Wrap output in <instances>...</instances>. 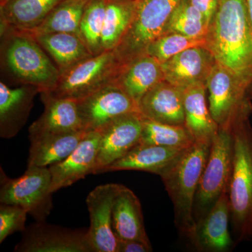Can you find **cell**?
<instances>
[{
    "instance_id": "16",
    "label": "cell",
    "mask_w": 252,
    "mask_h": 252,
    "mask_svg": "<svg viewBox=\"0 0 252 252\" xmlns=\"http://www.w3.org/2000/svg\"><path fill=\"white\" fill-rule=\"evenodd\" d=\"M216 60L205 46H195L162 63L164 80L177 87H187L196 83H205Z\"/></svg>"
},
{
    "instance_id": "30",
    "label": "cell",
    "mask_w": 252,
    "mask_h": 252,
    "mask_svg": "<svg viewBox=\"0 0 252 252\" xmlns=\"http://www.w3.org/2000/svg\"><path fill=\"white\" fill-rule=\"evenodd\" d=\"M209 26L203 14L188 0H181L170 16L164 34L179 33L193 38L206 37Z\"/></svg>"
},
{
    "instance_id": "33",
    "label": "cell",
    "mask_w": 252,
    "mask_h": 252,
    "mask_svg": "<svg viewBox=\"0 0 252 252\" xmlns=\"http://www.w3.org/2000/svg\"><path fill=\"white\" fill-rule=\"evenodd\" d=\"M28 212L18 205L1 203L0 205V243L16 232L26 229Z\"/></svg>"
},
{
    "instance_id": "8",
    "label": "cell",
    "mask_w": 252,
    "mask_h": 252,
    "mask_svg": "<svg viewBox=\"0 0 252 252\" xmlns=\"http://www.w3.org/2000/svg\"><path fill=\"white\" fill-rule=\"evenodd\" d=\"M0 203L18 205L36 221H46L54 208L49 167H28L21 177L11 179L1 167Z\"/></svg>"
},
{
    "instance_id": "6",
    "label": "cell",
    "mask_w": 252,
    "mask_h": 252,
    "mask_svg": "<svg viewBox=\"0 0 252 252\" xmlns=\"http://www.w3.org/2000/svg\"><path fill=\"white\" fill-rule=\"evenodd\" d=\"M233 161V137L230 119L220 126L212 140L194 203L193 215L196 223L211 210L223 190L229 186Z\"/></svg>"
},
{
    "instance_id": "9",
    "label": "cell",
    "mask_w": 252,
    "mask_h": 252,
    "mask_svg": "<svg viewBox=\"0 0 252 252\" xmlns=\"http://www.w3.org/2000/svg\"><path fill=\"white\" fill-rule=\"evenodd\" d=\"M16 252H94L88 230L70 229L36 221L26 227Z\"/></svg>"
},
{
    "instance_id": "28",
    "label": "cell",
    "mask_w": 252,
    "mask_h": 252,
    "mask_svg": "<svg viewBox=\"0 0 252 252\" xmlns=\"http://www.w3.org/2000/svg\"><path fill=\"white\" fill-rule=\"evenodd\" d=\"M89 0H64L38 27L26 32L31 35L66 32L79 34V26Z\"/></svg>"
},
{
    "instance_id": "4",
    "label": "cell",
    "mask_w": 252,
    "mask_h": 252,
    "mask_svg": "<svg viewBox=\"0 0 252 252\" xmlns=\"http://www.w3.org/2000/svg\"><path fill=\"white\" fill-rule=\"evenodd\" d=\"M4 63L16 79L23 85L34 86L40 93L49 92L57 85L59 69L34 36L26 32L7 30Z\"/></svg>"
},
{
    "instance_id": "18",
    "label": "cell",
    "mask_w": 252,
    "mask_h": 252,
    "mask_svg": "<svg viewBox=\"0 0 252 252\" xmlns=\"http://www.w3.org/2000/svg\"><path fill=\"white\" fill-rule=\"evenodd\" d=\"M139 109L144 117L151 120L170 125H185L182 89L166 81H160L144 94Z\"/></svg>"
},
{
    "instance_id": "11",
    "label": "cell",
    "mask_w": 252,
    "mask_h": 252,
    "mask_svg": "<svg viewBox=\"0 0 252 252\" xmlns=\"http://www.w3.org/2000/svg\"><path fill=\"white\" fill-rule=\"evenodd\" d=\"M209 109L219 126L229 122L246 99L248 87L227 68L215 63L205 81Z\"/></svg>"
},
{
    "instance_id": "23",
    "label": "cell",
    "mask_w": 252,
    "mask_h": 252,
    "mask_svg": "<svg viewBox=\"0 0 252 252\" xmlns=\"http://www.w3.org/2000/svg\"><path fill=\"white\" fill-rule=\"evenodd\" d=\"M163 80L161 64L152 56L143 54L124 65L117 84L139 106L144 94Z\"/></svg>"
},
{
    "instance_id": "5",
    "label": "cell",
    "mask_w": 252,
    "mask_h": 252,
    "mask_svg": "<svg viewBox=\"0 0 252 252\" xmlns=\"http://www.w3.org/2000/svg\"><path fill=\"white\" fill-rule=\"evenodd\" d=\"M123 67L114 51H104L60 73L57 85L48 93L56 97L80 100L117 84Z\"/></svg>"
},
{
    "instance_id": "15",
    "label": "cell",
    "mask_w": 252,
    "mask_h": 252,
    "mask_svg": "<svg viewBox=\"0 0 252 252\" xmlns=\"http://www.w3.org/2000/svg\"><path fill=\"white\" fill-rule=\"evenodd\" d=\"M100 132H88L75 149L63 161L49 167L52 175L51 192L66 188L94 174L98 155Z\"/></svg>"
},
{
    "instance_id": "1",
    "label": "cell",
    "mask_w": 252,
    "mask_h": 252,
    "mask_svg": "<svg viewBox=\"0 0 252 252\" xmlns=\"http://www.w3.org/2000/svg\"><path fill=\"white\" fill-rule=\"evenodd\" d=\"M206 38L216 62L248 90L252 81V29L245 0H220Z\"/></svg>"
},
{
    "instance_id": "20",
    "label": "cell",
    "mask_w": 252,
    "mask_h": 252,
    "mask_svg": "<svg viewBox=\"0 0 252 252\" xmlns=\"http://www.w3.org/2000/svg\"><path fill=\"white\" fill-rule=\"evenodd\" d=\"M37 88L24 85L16 89L0 82V137L11 139L17 135L27 122Z\"/></svg>"
},
{
    "instance_id": "17",
    "label": "cell",
    "mask_w": 252,
    "mask_h": 252,
    "mask_svg": "<svg viewBox=\"0 0 252 252\" xmlns=\"http://www.w3.org/2000/svg\"><path fill=\"white\" fill-rule=\"evenodd\" d=\"M40 94L44 111L30 127V138L46 134L85 130L79 116L77 101L54 97L48 92Z\"/></svg>"
},
{
    "instance_id": "38",
    "label": "cell",
    "mask_w": 252,
    "mask_h": 252,
    "mask_svg": "<svg viewBox=\"0 0 252 252\" xmlns=\"http://www.w3.org/2000/svg\"><path fill=\"white\" fill-rule=\"evenodd\" d=\"M7 1L8 0H0V5L4 4V3Z\"/></svg>"
},
{
    "instance_id": "37",
    "label": "cell",
    "mask_w": 252,
    "mask_h": 252,
    "mask_svg": "<svg viewBox=\"0 0 252 252\" xmlns=\"http://www.w3.org/2000/svg\"><path fill=\"white\" fill-rule=\"evenodd\" d=\"M248 93L250 94V96H249V98L250 99V97H252V81L251 84H250V87H249Z\"/></svg>"
},
{
    "instance_id": "13",
    "label": "cell",
    "mask_w": 252,
    "mask_h": 252,
    "mask_svg": "<svg viewBox=\"0 0 252 252\" xmlns=\"http://www.w3.org/2000/svg\"><path fill=\"white\" fill-rule=\"evenodd\" d=\"M142 131L140 112L130 113L117 118L98 131L100 142L94 174L102 173L104 168L140 143Z\"/></svg>"
},
{
    "instance_id": "12",
    "label": "cell",
    "mask_w": 252,
    "mask_h": 252,
    "mask_svg": "<svg viewBox=\"0 0 252 252\" xmlns=\"http://www.w3.org/2000/svg\"><path fill=\"white\" fill-rule=\"evenodd\" d=\"M120 185L106 184L95 187L86 198L90 215L89 240L94 252H118L119 239L112 228V209Z\"/></svg>"
},
{
    "instance_id": "10",
    "label": "cell",
    "mask_w": 252,
    "mask_h": 252,
    "mask_svg": "<svg viewBox=\"0 0 252 252\" xmlns=\"http://www.w3.org/2000/svg\"><path fill=\"white\" fill-rule=\"evenodd\" d=\"M77 102L83 127L87 132L100 131L117 118L140 112L135 101L117 84L102 88Z\"/></svg>"
},
{
    "instance_id": "29",
    "label": "cell",
    "mask_w": 252,
    "mask_h": 252,
    "mask_svg": "<svg viewBox=\"0 0 252 252\" xmlns=\"http://www.w3.org/2000/svg\"><path fill=\"white\" fill-rule=\"evenodd\" d=\"M195 142L185 125L163 124L142 116V131L140 143L187 149Z\"/></svg>"
},
{
    "instance_id": "21",
    "label": "cell",
    "mask_w": 252,
    "mask_h": 252,
    "mask_svg": "<svg viewBox=\"0 0 252 252\" xmlns=\"http://www.w3.org/2000/svg\"><path fill=\"white\" fill-rule=\"evenodd\" d=\"M112 228L119 240H138L151 245L140 200L132 190L122 185L113 205Z\"/></svg>"
},
{
    "instance_id": "2",
    "label": "cell",
    "mask_w": 252,
    "mask_h": 252,
    "mask_svg": "<svg viewBox=\"0 0 252 252\" xmlns=\"http://www.w3.org/2000/svg\"><path fill=\"white\" fill-rule=\"evenodd\" d=\"M252 110L245 101L231 118L233 170L229 185L230 223L236 244L252 240Z\"/></svg>"
},
{
    "instance_id": "26",
    "label": "cell",
    "mask_w": 252,
    "mask_h": 252,
    "mask_svg": "<svg viewBox=\"0 0 252 252\" xmlns=\"http://www.w3.org/2000/svg\"><path fill=\"white\" fill-rule=\"evenodd\" d=\"M32 36L51 56L60 73L92 56L77 34L58 32Z\"/></svg>"
},
{
    "instance_id": "34",
    "label": "cell",
    "mask_w": 252,
    "mask_h": 252,
    "mask_svg": "<svg viewBox=\"0 0 252 252\" xmlns=\"http://www.w3.org/2000/svg\"><path fill=\"white\" fill-rule=\"evenodd\" d=\"M188 1L203 14L210 28V23L218 8L220 0H188Z\"/></svg>"
},
{
    "instance_id": "25",
    "label": "cell",
    "mask_w": 252,
    "mask_h": 252,
    "mask_svg": "<svg viewBox=\"0 0 252 252\" xmlns=\"http://www.w3.org/2000/svg\"><path fill=\"white\" fill-rule=\"evenodd\" d=\"M88 132L80 130L31 137L28 167H50L63 161L75 149Z\"/></svg>"
},
{
    "instance_id": "32",
    "label": "cell",
    "mask_w": 252,
    "mask_h": 252,
    "mask_svg": "<svg viewBox=\"0 0 252 252\" xmlns=\"http://www.w3.org/2000/svg\"><path fill=\"white\" fill-rule=\"evenodd\" d=\"M207 38H193L179 33H167L151 43L144 54L157 59L160 64L185 50L195 46L207 47Z\"/></svg>"
},
{
    "instance_id": "14",
    "label": "cell",
    "mask_w": 252,
    "mask_h": 252,
    "mask_svg": "<svg viewBox=\"0 0 252 252\" xmlns=\"http://www.w3.org/2000/svg\"><path fill=\"white\" fill-rule=\"evenodd\" d=\"M229 186L203 218L196 223L191 244L200 252H226L233 246L229 232L230 206Z\"/></svg>"
},
{
    "instance_id": "36",
    "label": "cell",
    "mask_w": 252,
    "mask_h": 252,
    "mask_svg": "<svg viewBox=\"0 0 252 252\" xmlns=\"http://www.w3.org/2000/svg\"><path fill=\"white\" fill-rule=\"evenodd\" d=\"M247 8H248L249 18H250V24L252 29V0H245Z\"/></svg>"
},
{
    "instance_id": "31",
    "label": "cell",
    "mask_w": 252,
    "mask_h": 252,
    "mask_svg": "<svg viewBox=\"0 0 252 252\" xmlns=\"http://www.w3.org/2000/svg\"><path fill=\"white\" fill-rule=\"evenodd\" d=\"M107 0H89L79 26V36L92 56L102 53L101 40Z\"/></svg>"
},
{
    "instance_id": "3",
    "label": "cell",
    "mask_w": 252,
    "mask_h": 252,
    "mask_svg": "<svg viewBox=\"0 0 252 252\" xmlns=\"http://www.w3.org/2000/svg\"><path fill=\"white\" fill-rule=\"evenodd\" d=\"M212 142L195 141L160 176L173 204L176 227L190 243L196 228L193 215L195 195L208 159Z\"/></svg>"
},
{
    "instance_id": "27",
    "label": "cell",
    "mask_w": 252,
    "mask_h": 252,
    "mask_svg": "<svg viewBox=\"0 0 252 252\" xmlns=\"http://www.w3.org/2000/svg\"><path fill=\"white\" fill-rule=\"evenodd\" d=\"M137 0H107L102 29V51H114L135 16Z\"/></svg>"
},
{
    "instance_id": "35",
    "label": "cell",
    "mask_w": 252,
    "mask_h": 252,
    "mask_svg": "<svg viewBox=\"0 0 252 252\" xmlns=\"http://www.w3.org/2000/svg\"><path fill=\"white\" fill-rule=\"evenodd\" d=\"M152 252V245L138 240H119L118 252Z\"/></svg>"
},
{
    "instance_id": "7",
    "label": "cell",
    "mask_w": 252,
    "mask_h": 252,
    "mask_svg": "<svg viewBox=\"0 0 252 252\" xmlns=\"http://www.w3.org/2000/svg\"><path fill=\"white\" fill-rule=\"evenodd\" d=\"M181 0H137L135 16L120 44L114 50L122 64L142 56L151 43L165 33Z\"/></svg>"
},
{
    "instance_id": "19",
    "label": "cell",
    "mask_w": 252,
    "mask_h": 252,
    "mask_svg": "<svg viewBox=\"0 0 252 252\" xmlns=\"http://www.w3.org/2000/svg\"><path fill=\"white\" fill-rule=\"evenodd\" d=\"M186 149L138 144L102 172L137 170L161 176L173 165Z\"/></svg>"
},
{
    "instance_id": "22",
    "label": "cell",
    "mask_w": 252,
    "mask_h": 252,
    "mask_svg": "<svg viewBox=\"0 0 252 252\" xmlns=\"http://www.w3.org/2000/svg\"><path fill=\"white\" fill-rule=\"evenodd\" d=\"M63 1L64 0H8L0 5L1 33L7 30L32 31Z\"/></svg>"
},
{
    "instance_id": "24",
    "label": "cell",
    "mask_w": 252,
    "mask_h": 252,
    "mask_svg": "<svg viewBox=\"0 0 252 252\" xmlns=\"http://www.w3.org/2000/svg\"><path fill=\"white\" fill-rule=\"evenodd\" d=\"M205 83L199 82L182 89L185 126L195 141H210L218 132L220 126L214 120L205 99Z\"/></svg>"
}]
</instances>
